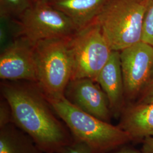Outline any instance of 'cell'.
I'll use <instances>...</instances> for the list:
<instances>
[{
  "label": "cell",
  "mask_w": 153,
  "mask_h": 153,
  "mask_svg": "<svg viewBox=\"0 0 153 153\" xmlns=\"http://www.w3.org/2000/svg\"><path fill=\"white\" fill-rule=\"evenodd\" d=\"M1 90L10 106L13 123L33 139L44 153H60L74 140L67 126L36 84L4 82Z\"/></svg>",
  "instance_id": "obj_1"
},
{
  "label": "cell",
  "mask_w": 153,
  "mask_h": 153,
  "mask_svg": "<svg viewBox=\"0 0 153 153\" xmlns=\"http://www.w3.org/2000/svg\"><path fill=\"white\" fill-rule=\"evenodd\" d=\"M46 98L74 138L86 143L93 153H106L131 140L128 133L119 126H113L83 111L64 95Z\"/></svg>",
  "instance_id": "obj_2"
},
{
  "label": "cell",
  "mask_w": 153,
  "mask_h": 153,
  "mask_svg": "<svg viewBox=\"0 0 153 153\" xmlns=\"http://www.w3.org/2000/svg\"><path fill=\"white\" fill-rule=\"evenodd\" d=\"M147 0H108L95 21L111 49L120 51L141 41Z\"/></svg>",
  "instance_id": "obj_3"
},
{
  "label": "cell",
  "mask_w": 153,
  "mask_h": 153,
  "mask_svg": "<svg viewBox=\"0 0 153 153\" xmlns=\"http://www.w3.org/2000/svg\"><path fill=\"white\" fill-rule=\"evenodd\" d=\"M68 40L48 39L33 45L37 67L36 84L47 98L64 95L71 80L72 62Z\"/></svg>",
  "instance_id": "obj_4"
},
{
  "label": "cell",
  "mask_w": 153,
  "mask_h": 153,
  "mask_svg": "<svg viewBox=\"0 0 153 153\" xmlns=\"http://www.w3.org/2000/svg\"><path fill=\"white\" fill-rule=\"evenodd\" d=\"M68 44L72 62L71 80L89 78L96 82L112 52L100 25L94 21L78 30L69 38Z\"/></svg>",
  "instance_id": "obj_5"
},
{
  "label": "cell",
  "mask_w": 153,
  "mask_h": 153,
  "mask_svg": "<svg viewBox=\"0 0 153 153\" xmlns=\"http://www.w3.org/2000/svg\"><path fill=\"white\" fill-rule=\"evenodd\" d=\"M17 36L35 44L52 39H67L79 30L63 12L49 3H33L19 17Z\"/></svg>",
  "instance_id": "obj_6"
},
{
  "label": "cell",
  "mask_w": 153,
  "mask_h": 153,
  "mask_svg": "<svg viewBox=\"0 0 153 153\" xmlns=\"http://www.w3.org/2000/svg\"><path fill=\"white\" fill-rule=\"evenodd\" d=\"M124 94L136 96L152 79L153 47L140 41L120 51Z\"/></svg>",
  "instance_id": "obj_7"
},
{
  "label": "cell",
  "mask_w": 153,
  "mask_h": 153,
  "mask_svg": "<svg viewBox=\"0 0 153 153\" xmlns=\"http://www.w3.org/2000/svg\"><path fill=\"white\" fill-rule=\"evenodd\" d=\"M0 78L36 83L37 67L33 44L19 37L6 46L0 56Z\"/></svg>",
  "instance_id": "obj_8"
},
{
  "label": "cell",
  "mask_w": 153,
  "mask_h": 153,
  "mask_svg": "<svg viewBox=\"0 0 153 153\" xmlns=\"http://www.w3.org/2000/svg\"><path fill=\"white\" fill-rule=\"evenodd\" d=\"M95 82L89 78L71 80L66 88L64 96L83 111L108 122L111 112L109 101Z\"/></svg>",
  "instance_id": "obj_9"
},
{
  "label": "cell",
  "mask_w": 153,
  "mask_h": 153,
  "mask_svg": "<svg viewBox=\"0 0 153 153\" xmlns=\"http://www.w3.org/2000/svg\"><path fill=\"white\" fill-rule=\"evenodd\" d=\"M96 82L106 94L111 111L115 115H117L121 108L125 94L120 51H112L109 60L99 73Z\"/></svg>",
  "instance_id": "obj_10"
},
{
  "label": "cell",
  "mask_w": 153,
  "mask_h": 153,
  "mask_svg": "<svg viewBox=\"0 0 153 153\" xmlns=\"http://www.w3.org/2000/svg\"><path fill=\"white\" fill-rule=\"evenodd\" d=\"M108 0H49L48 3L63 12L79 30L93 23Z\"/></svg>",
  "instance_id": "obj_11"
},
{
  "label": "cell",
  "mask_w": 153,
  "mask_h": 153,
  "mask_svg": "<svg viewBox=\"0 0 153 153\" xmlns=\"http://www.w3.org/2000/svg\"><path fill=\"white\" fill-rule=\"evenodd\" d=\"M119 126L131 140L153 135V103L137 104L126 108Z\"/></svg>",
  "instance_id": "obj_12"
},
{
  "label": "cell",
  "mask_w": 153,
  "mask_h": 153,
  "mask_svg": "<svg viewBox=\"0 0 153 153\" xmlns=\"http://www.w3.org/2000/svg\"><path fill=\"white\" fill-rule=\"evenodd\" d=\"M0 128V153H44L31 137L14 123Z\"/></svg>",
  "instance_id": "obj_13"
},
{
  "label": "cell",
  "mask_w": 153,
  "mask_h": 153,
  "mask_svg": "<svg viewBox=\"0 0 153 153\" xmlns=\"http://www.w3.org/2000/svg\"><path fill=\"white\" fill-rule=\"evenodd\" d=\"M33 4V0H0L1 17H19Z\"/></svg>",
  "instance_id": "obj_14"
},
{
  "label": "cell",
  "mask_w": 153,
  "mask_h": 153,
  "mask_svg": "<svg viewBox=\"0 0 153 153\" xmlns=\"http://www.w3.org/2000/svg\"><path fill=\"white\" fill-rule=\"evenodd\" d=\"M141 41L153 47V0H147L143 18Z\"/></svg>",
  "instance_id": "obj_15"
},
{
  "label": "cell",
  "mask_w": 153,
  "mask_h": 153,
  "mask_svg": "<svg viewBox=\"0 0 153 153\" xmlns=\"http://www.w3.org/2000/svg\"><path fill=\"white\" fill-rule=\"evenodd\" d=\"M60 153H93V152L86 143L74 138L73 142L64 148Z\"/></svg>",
  "instance_id": "obj_16"
},
{
  "label": "cell",
  "mask_w": 153,
  "mask_h": 153,
  "mask_svg": "<svg viewBox=\"0 0 153 153\" xmlns=\"http://www.w3.org/2000/svg\"><path fill=\"white\" fill-rule=\"evenodd\" d=\"M13 123L11 108L8 102L4 98L0 104V128Z\"/></svg>",
  "instance_id": "obj_17"
},
{
  "label": "cell",
  "mask_w": 153,
  "mask_h": 153,
  "mask_svg": "<svg viewBox=\"0 0 153 153\" xmlns=\"http://www.w3.org/2000/svg\"><path fill=\"white\" fill-rule=\"evenodd\" d=\"M153 103V79L149 82L140 104Z\"/></svg>",
  "instance_id": "obj_18"
},
{
  "label": "cell",
  "mask_w": 153,
  "mask_h": 153,
  "mask_svg": "<svg viewBox=\"0 0 153 153\" xmlns=\"http://www.w3.org/2000/svg\"><path fill=\"white\" fill-rule=\"evenodd\" d=\"M142 152L153 153V135L146 138V140L143 143Z\"/></svg>",
  "instance_id": "obj_19"
},
{
  "label": "cell",
  "mask_w": 153,
  "mask_h": 153,
  "mask_svg": "<svg viewBox=\"0 0 153 153\" xmlns=\"http://www.w3.org/2000/svg\"><path fill=\"white\" fill-rule=\"evenodd\" d=\"M112 153H145L143 152H138L137 151L131 150V149H122Z\"/></svg>",
  "instance_id": "obj_20"
},
{
  "label": "cell",
  "mask_w": 153,
  "mask_h": 153,
  "mask_svg": "<svg viewBox=\"0 0 153 153\" xmlns=\"http://www.w3.org/2000/svg\"><path fill=\"white\" fill-rule=\"evenodd\" d=\"M49 0H33V3L35 2H48Z\"/></svg>",
  "instance_id": "obj_21"
},
{
  "label": "cell",
  "mask_w": 153,
  "mask_h": 153,
  "mask_svg": "<svg viewBox=\"0 0 153 153\" xmlns=\"http://www.w3.org/2000/svg\"><path fill=\"white\" fill-rule=\"evenodd\" d=\"M153 79V69H152V79Z\"/></svg>",
  "instance_id": "obj_22"
}]
</instances>
